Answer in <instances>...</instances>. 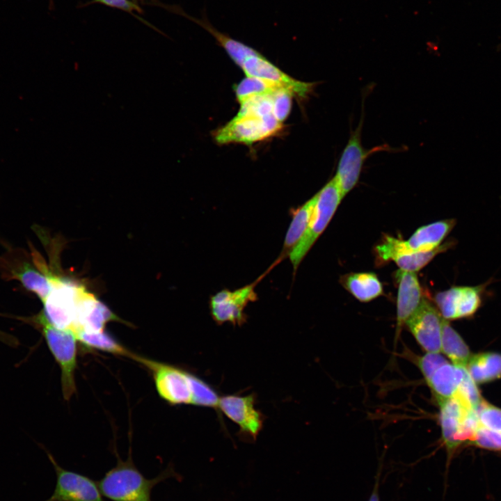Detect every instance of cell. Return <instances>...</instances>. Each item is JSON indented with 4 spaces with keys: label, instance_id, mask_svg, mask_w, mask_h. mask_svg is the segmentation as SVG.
<instances>
[{
    "label": "cell",
    "instance_id": "cell-1",
    "mask_svg": "<svg viewBox=\"0 0 501 501\" xmlns=\"http://www.w3.org/2000/svg\"><path fill=\"white\" fill-rule=\"evenodd\" d=\"M177 478L173 467H168L156 477L147 479L135 466L131 456L122 461L118 456L116 466L97 482L103 496L112 501H152V490L166 479Z\"/></svg>",
    "mask_w": 501,
    "mask_h": 501
},
{
    "label": "cell",
    "instance_id": "cell-2",
    "mask_svg": "<svg viewBox=\"0 0 501 501\" xmlns=\"http://www.w3.org/2000/svg\"><path fill=\"white\" fill-rule=\"evenodd\" d=\"M42 333L47 345L61 369V383L63 398L68 401L77 390L75 370L77 367V338L69 330L53 326L42 311L31 318Z\"/></svg>",
    "mask_w": 501,
    "mask_h": 501
},
{
    "label": "cell",
    "instance_id": "cell-3",
    "mask_svg": "<svg viewBox=\"0 0 501 501\" xmlns=\"http://www.w3.org/2000/svg\"><path fill=\"white\" fill-rule=\"evenodd\" d=\"M44 273L51 283V290L42 302V312L55 327L74 332L77 302L86 287L77 282L53 273L47 267Z\"/></svg>",
    "mask_w": 501,
    "mask_h": 501
},
{
    "label": "cell",
    "instance_id": "cell-4",
    "mask_svg": "<svg viewBox=\"0 0 501 501\" xmlns=\"http://www.w3.org/2000/svg\"><path fill=\"white\" fill-rule=\"evenodd\" d=\"M317 200L308 227L304 234L289 253L294 270L297 269L317 239L322 234L343 199L333 177L317 192Z\"/></svg>",
    "mask_w": 501,
    "mask_h": 501
},
{
    "label": "cell",
    "instance_id": "cell-5",
    "mask_svg": "<svg viewBox=\"0 0 501 501\" xmlns=\"http://www.w3.org/2000/svg\"><path fill=\"white\" fill-rule=\"evenodd\" d=\"M132 360L151 372L157 392L163 400L173 406L191 404L189 372L136 353Z\"/></svg>",
    "mask_w": 501,
    "mask_h": 501
},
{
    "label": "cell",
    "instance_id": "cell-6",
    "mask_svg": "<svg viewBox=\"0 0 501 501\" xmlns=\"http://www.w3.org/2000/svg\"><path fill=\"white\" fill-rule=\"evenodd\" d=\"M283 123L273 114L267 116L237 115L214 133L218 144L239 143L252 145L278 134Z\"/></svg>",
    "mask_w": 501,
    "mask_h": 501
},
{
    "label": "cell",
    "instance_id": "cell-7",
    "mask_svg": "<svg viewBox=\"0 0 501 501\" xmlns=\"http://www.w3.org/2000/svg\"><path fill=\"white\" fill-rule=\"evenodd\" d=\"M363 120L351 132L350 138L340 158L336 174L334 176L344 198L357 184L362 168L369 156L380 150H388L380 145L367 150L361 142Z\"/></svg>",
    "mask_w": 501,
    "mask_h": 501
},
{
    "label": "cell",
    "instance_id": "cell-8",
    "mask_svg": "<svg viewBox=\"0 0 501 501\" xmlns=\"http://www.w3.org/2000/svg\"><path fill=\"white\" fill-rule=\"evenodd\" d=\"M240 67L246 76L268 81L299 98H306L316 86V83L304 82L289 77L256 49L244 58Z\"/></svg>",
    "mask_w": 501,
    "mask_h": 501
},
{
    "label": "cell",
    "instance_id": "cell-9",
    "mask_svg": "<svg viewBox=\"0 0 501 501\" xmlns=\"http://www.w3.org/2000/svg\"><path fill=\"white\" fill-rule=\"evenodd\" d=\"M56 475L52 495L45 501H104L97 482L79 473L61 467L45 450Z\"/></svg>",
    "mask_w": 501,
    "mask_h": 501
},
{
    "label": "cell",
    "instance_id": "cell-10",
    "mask_svg": "<svg viewBox=\"0 0 501 501\" xmlns=\"http://www.w3.org/2000/svg\"><path fill=\"white\" fill-rule=\"evenodd\" d=\"M256 283L255 282L234 291L223 289L212 296L209 306L214 320L218 324L228 322L238 326L245 323L246 306L257 299L255 290Z\"/></svg>",
    "mask_w": 501,
    "mask_h": 501
},
{
    "label": "cell",
    "instance_id": "cell-11",
    "mask_svg": "<svg viewBox=\"0 0 501 501\" xmlns=\"http://www.w3.org/2000/svg\"><path fill=\"white\" fill-rule=\"evenodd\" d=\"M486 286V284L454 286L438 292L435 296V302L442 317L452 320L472 317L481 305Z\"/></svg>",
    "mask_w": 501,
    "mask_h": 501
},
{
    "label": "cell",
    "instance_id": "cell-12",
    "mask_svg": "<svg viewBox=\"0 0 501 501\" xmlns=\"http://www.w3.org/2000/svg\"><path fill=\"white\" fill-rule=\"evenodd\" d=\"M255 395H225L220 397L218 408L239 428V434L255 440L261 431L264 418L255 406Z\"/></svg>",
    "mask_w": 501,
    "mask_h": 501
},
{
    "label": "cell",
    "instance_id": "cell-13",
    "mask_svg": "<svg viewBox=\"0 0 501 501\" xmlns=\"http://www.w3.org/2000/svg\"><path fill=\"white\" fill-rule=\"evenodd\" d=\"M443 320L437 308L424 298L406 324L418 344L427 352L440 353Z\"/></svg>",
    "mask_w": 501,
    "mask_h": 501
},
{
    "label": "cell",
    "instance_id": "cell-14",
    "mask_svg": "<svg viewBox=\"0 0 501 501\" xmlns=\"http://www.w3.org/2000/svg\"><path fill=\"white\" fill-rule=\"evenodd\" d=\"M111 321L123 322L104 303L86 289L81 294L75 310V335L79 332L97 333L104 331Z\"/></svg>",
    "mask_w": 501,
    "mask_h": 501
},
{
    "label": "cell",
    "instance_id": "cell-15",
    "mask_svg": "<svg viewBox=\"0 0 501 501\" xmlns=\"http://www.w3.org/2000/svg\"><path fill=\"white\" fill-rule=\"evenodd\" d=\"M398 284L397 299V329L400 330L419 307L422 289L415 272L399 269L395 273Z\"/></svg>",
    "mask_w": 501,
    "mask_h": 501
},
{
    "label": "cell",
    "instance_id": "cell-16",
    "mask_svg": "<svg viewBox=\"0 0 501 501\" xmlns=\"http://www.w3.org/2000/svg\"><path fill=\"white\" fill-rule=\"evenodd\" d=\"M455 225L456 220L449 218L418 228L408 240L401 239L397 256L414 252L429 251L438 248Z\"/></svg>",
    "mask_w": 501,
    "mask_h": 501
},
{
    "label": "cell",
    "instance_id": "cell-17",
    "mask_svg": "<svg viewBox=\"0 0 501 501\" xmlns=\"http://www.w3.org/2000/svg\"><path fill=\"white\" fill-rule=\"evenodd\" d=\"M442 438L448 456H450L461 445L459 434L462 421L470 409L457 397L438 401Z\"/></svg>",
    "mask_w": 501,
    "mask_h": 501
},
{
    "label": "cell",
    "instance_id": "cell-18",
    "mask_svg": "<svg viewBox=\"0 0 501 501\" xmlns=\"http://www.w3.org/2000/svg\"><path fill=\"white\" fill-rule=\"evenodd\" d=\"M4 261L7 267L6 277L18 280L26 289L34 293L43 302L51 290L48 276L29 262L12 259L11 257Z\"/></svg>",
    "mask_w": 501,
    "mask_h": 501
},
{
    "label": "cell",
    "instance_id": "cell-19",
    "mask_svg": "<svg viewBox=\"0 0 501 501\" xmlns=\"http://www.w3.org/2000/svg\"><path fill=\"white\" fill-rule=\"evenodd\" d=\"M340 281L346 290L361 302H369L383 294L381 282L372 272L349 273L341 276Z\"/></svg>",
    "mask_w": 501,
    "mask_h": 501
},
{
    "label": "cell",
    "instance_id": "cell-20",
    "mask_svg": "<svg viewBox=\"0 0 501 501\" xmlns=\"http://www.w3.org/2000/svg\"><path fill=\"white\" fill-rule=\"evenodd\" d=\"M464 367L448 362L440 366L427 382L437 401L452 397L456 391Z\"/></svg>",
    "mask_w": 501,
    "mask_h": 501
},
{
    "label": "cell",
    "instance_id": "cell-21",
    "mask_svg": "<svg viewBox=\"0 0 501 501\" xmlns=\"http://www.w3.org/2000/svg\"><path fill=\"white\" fill-rule=\"evenodd\" d=\"M466 368L476 383L492 381L501 377V354L486 352L473 355Z\"/></svg>",
    "mask_w": 501,
    "mask_h": 501
},
{
    "label": "cell",
    "instance_id": "cell-22",
    "mask_svg": "<svg viewBox=\"0 0 501 501\" xmlns=\"http://www.w3.org/2000/svg\"><path fill=\"white\" fill-rule=\"evenodd\" d=\"M441 351L452 360L453 365L466 367L472 355L459 334L443 319L441 335Z\"/></svg>",
    "mask_w": 501,
    "mask_h": 501
},
{
    "label": "cell",
    "instance_id": "cell-23",
    "mask_svg": "<svg viewBox=\"0 0 501 501\" xmlns=\"http://www.w3.org/2000/svg\"><path fill=\"white\" fill-rule=\"evenodd\" d=\"M76 336L78 342L88 349L102 351L131 359L135 354L105 331L97 333L81 331L77 333Z\"/></svg>",
    "mask_w": 501,
    "mask_h": 501
},
{
    "label": "cell",
    "instance_id": "cell-24",
    "mask_svg": "<svg viewBox=\"0 0 501 501\" xmlns=\"http://www.w3.org/2000/svg\"><path fill=\"white\" fill-rule=\"evenodd\" d=\"M317 196V193L294 212L285 238L283 246L285 252L291 251L306 231L312 218Z\"/></svg>",
    "mask_w": 501,
    "mask_h": 501
},
{
    "label": "cell",
    "instance_id": "cell-25",
    "mask_svg": "<svg viewBox=\"0 0 501 501\" xmlns=\"http://www.w3.org/2000/svg\"><path fill=\"white\" fill-rule=\"evenodd\" d=\"M454 244L453 240H450L432 250L402 254L396 257L392 261L399 269L416 273L429 264L436 255L446 251Z\"/></svg>",
    "mask_w": 501,
    "mask_h": 501
},
{
    "label": "cell",
    "instance_id": "cell-26",
    "mask_svg": "<svg viewBox=\"0 0 501 501\" xmlns=\"http://www.w3.org/2000/svg\"><path fill=\"white\" fill-rule=\"evenodd\" d=\"M278 90L281 89L268 81L247 76L234 88L236 97L239 104L256 96L272 95Z\"/></svg>",
    "mask_w": 501,
    "mask_h": 501
},
{
    "label": "cell",
    "instance_id": "cell-27",
    "mask_svg": "<svg viewBox=\"0 0 501 501\" xmlns=\"http://www.w3.org/2000/svg\"><path fill=\"white\" fill-rule=\"evenodd\" d=\"M191 404L197 406L218 408L220 397L212 386L196 375L189 373Z\"/></svg>",
    "mask_w": 501,
    "mask_h": 501
},
{
    "label": "cell",
    "instance_id": "cell-28",
    "mask_svg": "<svg viewBox=\"0 0 501 501\" xmlns=\"http://www.w3.org/2000/svg\"><path fill=\"white\" fill-rule=\"evenodd\" d=\"M453 396L457 397L468 408L475 411H477L484 401L476 383L466 367L463 369L456 391Z\"/></svg>",
    "mask_w": 501,
    "mask_h": 501
},
{
    "label": "cell",
    "instance_id": "cell-29",
    "mask_svg": "<svg viewBox=\"0 0 501 501\" xmlns=\"http://www.w3.org/2000/svg\"><path fill=\"white\" fill-rule=\"evenodd\" d=\"M479 424L501 432V409L483 401L477 409Z\"/></svg>",
    "mask_w": 501,
    "mask_h": 501
},
{
    "label": "cell",
    "instance_id": "cell-30",
    "mask_svg": "<svg viewBox=\"0 0 501 501\" xmlns=\"http://www.w3.org/2000/svg\"><path fill=\"white\" fill-rule=\"evenodd\" d=\"M471 443L481 448L501 451V432L479 424Z\"/></svg>",
    "mask_w": 501,
    "mask_h": 501
},
{
    "label": "cell",
    "instance_id": "cell-31",
    "mask_svg": "<svg viewBox=\"0 0 501 501\" xmlns=\"http://www.w3.org/2000/svg\"><path fill=\"white\" fill-rule=\"evenodd\" d=\"M294 95L287 90H278L272 95L273 115L280 122L287 118L292 107Z\"/></svg>",
    "mask_w": 501,
    "mask_h": 501
},
{
    "label": "cell",
    "instance_id": "cell-32",
    "mask_svg": "<svg viewBox=\"0 0 501 501\" xmlns=\"http://www.w3.org/2000/svg\"><path fill=\"white\" fill-rule=\"evenodd\" d=\"M447 360L439 353H429L420 357L418 360V365L427 382L434 372Z\"/></svg>",
    "mask_w": 501,
    "mask_h": 501
},
{
    "label": "cell",
    "instance_id": "cell-33",
    "mask_svg": "<svg viewBox=\"0 0 501 501\" xmlns=\"http://www.w3.org/2000/svg\"><path fill=\"white\" fill-rule=\"evenodd\" d=\"M91 3H100L132 14H134V11L142 13V9L137 3L136 0H93Z\"/></svg>",
    "mask_w": 501,
    "mask_h": 501
},
{
    "label": "cell",
    "instance_id": "cell-34",
    "mask_svg": "<svg viewBox=\"0 0 501 501\" xmlns=\"http://www.w3.org/2000/svg\"><path fill=\"white\" fill-rule=\"evenodd\" d=\"M378 481H379V479H377L375 486L374 487V490L372 491V493L368 501H379V493H378V486H379Z\"/></svg>",
    "mask_w": 501,
    "mask_h": 501
}]
</instances>
